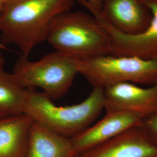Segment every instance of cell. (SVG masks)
<instances>
[{
    "instance_id": "cell-5",
    "label": "cell",
    "mask_w": 157,
    "mask_h": 157,
    "mask_svg": "<svg viewBox=\"0 0 157 157\" xmlns=\"http://www.w3.org/2000/svg\"><path fill=\"white\" fill-rule=\"evenodd\" d=\"M76 61L78 74L93 87L105 89L124 83L148 86L157 83V59L108 54Z\"/></svg>"
},
{
    "instance_id": "cell-12",
    "label": "cell",
    "mask_w": 157,
    "mask_h": 157,
    "mask_svg": "<svg viewBox=\"0 0 157 157\" xmlns=\"http://www.w3.org/2000/svg\"><path fill=\"white\" fill-rule=\"evenodd\" d=\"M32 122L26 113L0 119V157H26Z\"/></svg>"
},
{
    "instance_id": "cell-18",
    "label": "cell",
    "mask_w": 157,
    "mask_h": 157,
    "mask_svg": "<svg viewBox=\"0 0 157 157\" xmlns=\"http://www.w3.org/2000/svg\"><path fill=\"white\" fill-rule=\"evenodd\" d=\"M4 49H6V45H4L2 44V43L1 42V34H0V51L4 50Z\"/></svg>"
},
{
    "instance_id": "cell-17",
    "label": "cell",
    "mask_w": 157,
    "mask_h": 157,
    "mask_svg": "<svg viewBox=\"0 0 157 157\" xmlns=\"http://www.w3.org/2000/svg\"><path fill=\"white\" fill-rule=\"evenodd\" d=\"M9 0H0V11L2 10V8H3V6Z\"/></svg>"
},
{
    "instance_id": "cell-19",
    "label": "cell",
    "mask_w": 157,
    "mask_h": 157,
    "mask_svg": "<svg viewBox=\"0 0 157 157\" xmlns=\"http://www.w3.org/2000/svg\"><path fill=\"white\" fill-rule=\"evenodd\" d=\"M80 157V156L79 155H76V156H75V157Z\"/></svg>"
},
{
    "instance_id": "cell-8",
    "label": "cell",
    "mask_w": 157,
    "mask_h": 157,
    "mask_svg": "<svg viewBox=\"0 0 157 157\" xmlns=\"http://www.w3.org/2000/svg\"><path fill=\"white\" fill-rule=\"evenodd\" d=\"M79 155L80 157H157V140L141 124Z\"/></svg>"
},
{
    "instance_id": "cell-2",
    "label": "cell",
    "mask_w": 157,
    "mask_h": 157,
    "mask_svg": "<svg viewBox=\"0 0 157 157\" xmlns=\"http://www.w3.org/2000/svg\"><path fill=\"white\" fill-rule=\"evenodd\" d=\"M55 50L76 60L108 55L111 37L93 15L63 12L51 21L46 40Z\"/></svg>"
},
{
    "instance_id": "cell-6",
    "label": "cell",
    "mask_w": 157,
    "mask_h": 157,
    "mask_svg": "<svg viewBox=\"0 0 157 157\" xmlns=\"http://www.w3.org/2000/svg\"><path fill=\"white\" fill-rule=\"evenodd\" d=\"M151 12L152 19L148 28L140 33L126 34L112 27L101 17L98 10L86 0L80 4L102 24L111 37L109 55L137 57L144 59H157V0H140Z\"/></svg>"
},
{
    "instance_id": "cell-10",
    "label": "cell",
    "mask_w": 157,
    "mask_h": 157,
    "mask_svg": "<svg viewBox=\"0 0 157 157\" xmlns=\"http://www.w3.org/2000/svg\"><path fill=\"white\" fill-rule=\"evenodd\" d=\"M98 11L112 27L126 34L143 32L152 19L151 12L140 0H106Z\"/></svg>"
},
{
    "instance_id": "cell-11",
    "label": "cell",
    "mask_w": 157,
    "mask_h": 157,
    "mask_svg": "<svg viewBox=\"0 0 157 157\" xmlns=\"http://www.w3.org/2000/svg\"><path fill=\"white\" fill-rule=\"evenodd\" d=\"M71 139L58 135L34 121L29 134L26 157H73Z\"/></svg>"
},
{
    "instance_id": "cell-9",
    "label": "cell",
    "mask_w": 157,
    "mask_h": 157,
    "mask_svg": "<svg viewBox=\"0 0 157 157\" xmlns=\"http://www.w3.org/2000/svg\"><path fill=\"white\" fill-rule=\"evenodd\" d=\"M143 118L130 112L106 111L100 121L71 139L75 156L143 124Z\"/></svg>"
},
{
    "instance_id": "cell-15",
    "label": "cell",
    "mask_w": 157,
    "mask_h": 157,
    "mask_svg": "<svg viewBox=\"0 0 157 157\" xmlns=\"http://www.w3.org/2000/svg\"><path fill=\"white\" fill-rule=\"evenodd\" d=\"M90 5L94 7L96 9L101 10L103 6L102 0H86Z\"/></svg>"
},
{
    "instance_id": "cell-4",
    "label": "cell",
    "mask_w": 157,
    "mask_h": 157,
    "mask_svg": "<svg viewBox=\"0 0 157 157\" xmlns=\"http://www.w3.org/2000/svg\"><path fill=\"white\" fill-rule=\"evenodd\" d=\"M77 74L76 59L55 51L36 61L21 55L11 75L20 86L25 89L39 87L52 100L67 93Z\"/></svg>"
},
{
    "instance_id": "cell-3",
    "label": "cell",
    "mask_w": 157,
    "mask_h": 157,
    "mask_svg": "<svg viewBox=\"0 0 157 157\" xmlns=\"http://www.w3.org/2000/svg\"><path fill=\"white\" fill-rule=\"evenodd\" d=\"M105 109L104 89L94 87L84 101L71 106H56L44 93L28 89L25 113L47 129L69 139L90 125Z\"/></svg>"
},
{
    "instance_id": "cell-7",
    "label": "cell",
    "mask_w": 157,
    "mask_h": 157,
    "mask_svg": "<svg viewBox=\"0 0 157 157\" xmlns=\"http://www.w3.org/2000/svg\"><path fill=\"white\" fill-rule=\"evenodd\" d=\"M106 111H124L143 119L157 115V83L148 87L124 83L104 89Z\"/></svg>"
},
{
    "instance_id": "cell-14",
    "label": "cell",
    "mask_w": 157,
    "mask_h": 157,
    "mask_svg": "<svg viewBox=\"0 0 157 157\" xmlns=\"http://www.w3.org/2000/svg\"><path fill=\"white\" fill-rule=\"evenodd\" d=\"M142 124L157 140V115L144 119Z\"/></svg>"
},
{
    "instance_id": "cell-13",
    "label": "cell",
    "mask_w": 157,
    "mask_h": 157,
    "mask_svg": "<svg viewBox=\"0 0 157 157\" xmlns=\"http://www.w3.org/2000/svg\"><path fill=\"white\" fill-rule=\"evenodd\" d=\"M28 89L20 86L11 73L0 74V119L25 113Z\"/></svg>"
},
{
    "instance_id": "cell-20",
    "label": "cell",
    "mask_w": 157,
    "mask_h": 157,
    "mask_svg": "<svg viewBox=\"0 0 157 157\" xmlns=\"http://www.w3.org/2000/svg\"><path fill=\"white\" fill-rule=\"evenodd\" d=\"M105 1H106V0H102V1H103V2Z\"/></svg>"
},
{
    "instance_id": "cell-1",
    "label": "cell",
    "mask_w": 157,
    "mask_h": 157,
    "mask_svg": "<svg viewBox=\"0 0 157 157\" xmlns=\"http://www.w3.org/2000/svg\"><path fill=\"white\" fill-rule=\"evenodd\" d=\"M75 0H9L0 11L1 40L17 46L29 56L47 40L51 21L58 14L71 11Z\"/></svg>"
},
{
    "instance_id": "cell-16",
    "label": "cell",
    "mask_w": 157,
    "mask_h": 157,
    "mask_svg": "<svg viewBox=\"0 0 157 157\" xmlns=\"http://www.w3.org/2000/svg\"><path fill=\"white\" fill-rule=\"evenodd\" d=\"M4 63L5 60L4 58V56L2 54L1 51H0V74L4 73Z\"/></svg>"
}]
</instances>
